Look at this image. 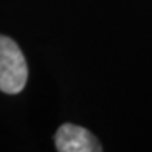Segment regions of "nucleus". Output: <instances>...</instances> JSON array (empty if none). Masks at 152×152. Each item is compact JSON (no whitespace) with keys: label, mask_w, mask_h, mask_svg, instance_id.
<instances>
[{"label":"nucleus","mask_w":152,"mask_h":152,"mask_svg":"<svg viewBox=\"0 0 152 152\" xmlns=\"http://www.w3.org/2000/svg\"><path fill=\"white\" fill-rule=\"evenodd\" d=\"M28 67L22 50L11 37L0 34V92L17 95L25 88Z\"/></svg>","instance_id":"f257e3e1"},{"label":"nucleus","mask_w":152,"mask_h":152,"mask_svg":"<svg viewBox=\"0 0 152 152\" xmlns=\"http://www.w3.org/2000/svg\"><path fill=\"white\" fill-rule=\"evenodd\" d=\"M54 143L59 152H101L99 141L87 129L67 123L62 124L54 135Z\"/></svg>","instance_id":"f03ea898"}]
</instances>
